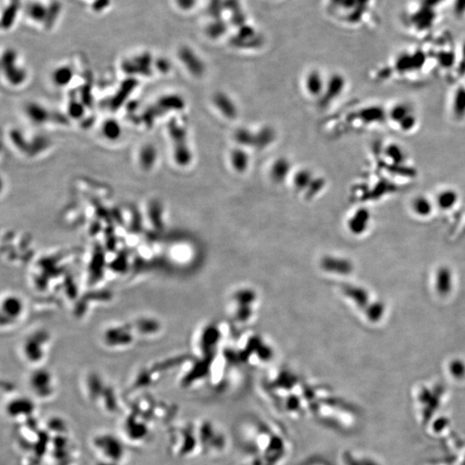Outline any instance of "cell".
<instances>
[{
	"label": "cell",
	"mask_w": 465,
	"mask_h": 465,
	"mask_svg": "<svg viewBox=\"0 0 465 465\" xmlns=\"http://www.w3.org/2000/svg\"><path fill=\"white\" fill-rule=\"evenodd\" d=\"M120 434L130 446H140L153 438L155 428L173 420L177 408L153 397H140L123 410Z\"/></svg>",
	"instance_id": "cell-1"
},
{
	"label": "cell",
	"mask_w": 465,
	"mask_h": 465,
	"mask_svg": "<svg viewBox=\"0 0 465 465\" xmlns=\"http://www.w3.org/2000/svg\"><path fill=\"white\" fill-rule=\"evenodd\" d=\"M238 437L246 453L260 456L269 464L279 465L289 452L284 433L267 422L245 421L239 427Z\"/></svg>",
	"instance_id": "cell-2"
},
{
	"label": "cell",
	"mask_w": 465,
	"mask_h": 465,
	"mask_svg": "<svg viewBox=\"0 0 465 465\" xmlns=\"http://www.w3.org/2000/svg\"><path fill=\"white\" fill-rule=\"evenodd\" d=\"M50 433L38 418L16 425L15 443L23 465H43L47 461Z\"/></svg>",
	"instance_id": "cell-3"
},
{
	"label": "cell",
	"mask_w": 465,
	"mask_h": 465,
	"mask_svg": "<svg viewBox=\"0 0 465 465\" xmlns=\"http://www.w3.org/2000/svg\"><path fill=\"white\" fill-rule=\"evenodd\" d=\"M45 423L50 433L47 465H78L79 449L68 423L61 417H52Z\"/></svg>",
	"instance_id": "cell-4"
},
{
	"label": "cell",
	"mask_w": 465,
	"mask_h": 465,
	"mask_svg": "<svg viewBox=\"0 0 465 465\" xmlns=\"http://www.w3.org/2000/svg\"><path fill=\"white\" fill-rule=\"evenodd\" d=\"M94 465H125L130 445L121 436L102 432L96 433L90 442Z\"/></svg>",
	"instance_id": "cell-5"
},
{
	"label": "cell",
	"mask_w": 465,
	"mask_h": 465,
	"mask_svg": "<svg viewBox=\"0 0 465 465\" xmlns=\"http://www.w3.org/2000/svg\"><path fill=\"white\" fill-rule=\"evenodd\" d=\"M168 449L178 458H192L200 456L199 443L194 421L172 424L167 432Z\"/></svg>",
	"instance_id": "cell-6"
},
{
	"label": "cell",
	"mask_w": 465,
	"mask_h": 465,
	"mask_svg": "<svg viewBox=\"0 0 465 465\" xmlns=\"http://www.w3.org/2000/svg\"><path fill=\"white\" fill-rule=\"evenodd\" d=\"M445 0H417L405 12V25L415 35H425L433 29L439 18L438 9Z\"/></svg>",
	"instance_id": "cell-7"
},
{
	"label": "cell",
	"mask_w": 465,
	"mask_h": 465,
	"mask_svg": "<svg viewBox=\"0 0 465 465\" xmlns=\"http://www.w3.org/2000/svg\"><path fill=\"white\" fill-rule=\"evenodd\" d=\"M200 456H220L227 447V439L222 430L209 420L194 421Z\"/></svg>",
	"instance_id": "cell-8"
},
{
	"label": "cell",
	"mask_w": 465,
	"mask_h": 465,
	"mask_svg": "<svg viewBox=\"0 0 465 465\" xmlns=\"http://www.w3.org/2000/svg\"><path fill=\"white\" fill-rule=\"evenodd\" d=\"M2 78L12 88H20L29 80L28 68L21 61L20 54L12 47H6L1 55Z\"/></svg>",
	"instance_id": "cell-9"
},
{
	"label": "cell",
	"mask_w": 465,
	"mask_h": 465,
	"mask_svg": "<svg viewBox=\"0 0 465 465\" xmlns=\"http://www.w3.org/2000/svg\"><path fill=\"white\" fill-rule=\"evenodd\" d=\"M387 122L401 134L415 132L419 126L418 113L411 103L406 101L396 102L386 109Z\"/></svg>",
	"instance_id": "cell-10"
},
{
	"label": "cell",
	"mask_w": 465,
	"mask_h": 465,
	"mask_svg": "<svg viewBox=\"0 0 465 465\" xmlns=\"http://www.w3.org/2000/svg\"><path fill=\"white\" fill-rule=\"evenodd\" d=\"M28 387L35 400L49 401L57 394V381L51 371L33 369L28 377Z\"/></svg>",
	"instance_id": "cell-11"
},
{
	"label": "cell",
	"mask_w": 465,
	"mask_h": 465,
	"mask_svg": "<svg viewBox=\"0 0 465 465\" xmlns=\"http://www.w3.org/2000/svg\"><path fill=\"white\" fill-rule=\"evenodd\" d=\"M168 136L171 143V157L180 167L188 166L192 160V153L188 144V134L186 128L178 121L171 122L168 127Z\"/></svg>",
	"instance_id": "cell-12"
},
{
	"label": "cell",
	"mask_w": 465,
	"mask_h": 465,
	"mask_svg": "<svg viewBox=\"0 0 465 465\" xmlns=\"http://www.w3.org/2000/svg\"><path fill=\"white\" fill-rule=\"evenodd\" d=\"M26 395H12L5 404V410L8 418L15 422L16 425L24 423L36 415V400Z\"/></svg>",
	"instance_id": "cell-13"
},
{
	"label": "cell",
	"mask_w": 465,
	"mask_h": 465,
	"mask_svg": "<svg viewBox=\"0 0 465 465\" xmlns=\"http://www.w3.org/2000/svg\"><path fill=\"white\" fill-rule=\"evenodd\" d=\"M256 295L251 290H238L233 295L230 305L234 319L239 323L249 321L256 313Z\"/></svg>",
	"instance_id": "cell-14"
},
{
	"label": "cell",
	"mask_w": 465,
	"mask_h": 465,
	"mask_svg": "<svg viewBox=\"0 0 465 465\" xmlns=\"http://www.w3.org/2000/svg\"><path fill=\"white\" fill-rule=\"evenodd\" d=\"M47 334L42 333H33L29 337L27 336L22 344L24 354V359L26 363H30L35 368H39V365L42 363V360L46 356L47 351V344L49 340V336L44 339Z\"/></svg>",
	"instance_id": "cell-15"
},
{
	"label": "cell",
	"mask_w": 465,
	"mask_h": 465,
	"mask_svg": "<svg viewBox=\"0 0 465 465\" xmlns=\"http://www.w3.org/2000/svg\"><path fill=\"white\" fill-rule=\"evenodd\" d=\"M177 58L183 68L192 76L201 78L205 74V63L200 55L189 45H182L178 48Z\"/></svg>",
	"instance_id": "cell-16"
},
{
	"label": "cell",
	"mask_w": 465,
	"mask_h": 465,
	"mask_svg": "<svg viewBox=\"0 0 465 465\" xmlns=\"http://www.w3.org/2000/svg\"><path fill=\"white\" fill-rule=\"evenodd\" d=\"M330 3L337 8L347 11L348 22L358 24L367 14L373 0H330Z\"/></svg>",
	"instance_id": "cell-17"
},
{
	"label": "cell",
	"mask_w": 465,
	"mask_h": 465,
	"mask_svg": "<svg viewBox=\"0 0 465 465\" xmlns=\"http://www.w3.org/2000/svg\"><path fill=\"white\" fill-rule=\"evenodd\" d=\"M48 12V1L28 0L24 3V13L27 20L36 26L44 27Z\"/></svg>",
	"instance_id": "cell-18"
},
{
	"label": "cell",
	"mask_w": 465,
	"mask_h": 465,
	"mask_svg": "<svg viewBox=\"0 0 465 465\" xmlns=\"http://www.w3.org/2000/svg\"><path fill=\"white\" fill-rule=\"evenodd\" d=\"M24 3L22 0H7L1 12V29L3 31L8 32L12 30L18 21L21 12L24 9Z\"/></svg>",
	"instance_id": "cell-19"
},
{
	"label": "cell",
	"mask_w": 465,
	"mask_h": 465,
	"mask_svg": "<svg viewBox=\"0 0 465 465\" xmlns=\"http://www.w3.org/2000/svg\"><path fill=\"white\" fill-rule=\"evenodd\" d=\"M136 161L138 166L143 171L153 170L159 161V151L153 144L142 145L136 154Z\"/></svg>",
	"instance_id": "cell-20"
},
{
	"label": "cell",
	"mask_w": 465,
	"mask_h": 465,
	"mask_svg": "<svg viewBox=\"0 0 465 465\" xmlns=\"http://www.w3.org/2000/svg\"><path fill=\"white\" fill-rule=\"evenodd\" d=\"M345 87V80L341 74H333L326 83L325 91L321 97L323 105H327L330 102L339 97Z\"/></svg>",
	"instance_id": "cell-21"
},
{
	"label": "cell",
	"mask_w": 465,
	"mask_h": 465,
	"mask_svg": "<svg viewBox=\"0 0 465 465\" xmlns=\"http://www.w3.org/2000/svg\"><path fill=\"white\" fill-rule=\"evenodd\" d=\"M213 103L218 111L224 118L233 120L238 115V109L236 103L228 95L224 92H217L213 97Z\"/></svg>",
	"instance_id": "cell-22"
},
{
	"label": "cell",
	"mask_w": 465,
	"mask_h": 465,
	"mask_svg": "<svg viewBox=\"0 0 465 465\" xmlns=\"http://www.w3.org/2000/svg\"><path fill=\"white\" fill-rule=\"evenodd\" d=\"M24 304L22 298L17 295L7 294L2 298V315L8 318L18 319L23 315Z\"/></svg>",
	"instance_id": "cell-23"
},
{
	"label": "cell",
	"mask_w": 465,
	"mask_h": 465,
	"mask_svg": "<svg viewBox=\"0 0 465 465\" xmlns=\"http://www.w3.org/2000/svg\"><path fill=\"white\" fill-rule=\"evenodd\" d=\"M24 112L30 122L36 125H43L49 122L50 111L41 103L36 102L27 103Z\"/></svg>",
	"instance_id": "cell-24"
},
{
	"label": "cell",
	"mask_w": 465,
	"mask_h": 465,
	"mask_svg": "<svg viewBox=\"0 0 465 465\" xmlns=\"http://www.w3.org/2000/svg\"><path fill=\"white\" fill-rule=\"evenodd\" d=\"M304 85L308 94L310 95L311 97H322L326 83L324 81L320 72L317 70L309 72L305 78Z\"/></svg>",
	"instance_id": "cell-25"
},
{
	"label": "cell",
	"mask_w": 465,
	"mask_h": 465,
	"mask_svg": "<svg viewBox=\"0 0 465 465\" xmlns=\"http://www.w3.org/2000/svg\"><path fill=\"white\" fill-rule=\"evenodd\" d=\"M74 72L69 64H61L53 68L51 79L57 87H65L74 79Z\"/></svg>",
	"instance_id": "cell-26"
},
{
	"label": "cell",
	"mask_w": 465,
	"mask_h": 465,
	"mask_svg": "<svg viewBox=\"0 0 465 465\" xmlns=\"http://www.w3.org/2000/svg\"><path fill=\"white\" fill-rule=\"evenodd\" d=\"M229 159L233 169L239 173H243L249 167L250 158L243 148L233 149L230 153Z\"/></svg>",
	"instance_id": "cell-27"
},
{
	"label": "cell",
	"mask_w": 465,
	"mask_h": 465,
	"mask_svg": "<svg viewBox=\"0 0 465 465\" xmlns=\"http://www.w3.org/2000/svg\"><path fill=\"white\" fill-rule=\"evenodd\" d=\"M289 171L290 163L284 158H280L271 165L270 176L273 182L281 184L288 177Z\"/></svg>",
	"instance_id": "cell-28"
},
{
	"label": "cell",
	"mask_w": 465,
	"mask_h": 465,
	"mask_svg": "<svg viewBox=\"0 0 465 465\" xmlns=\"http://www.w3.org/2000/svg\"><path fill=\"white\" fill-rule=\"evenodd\" d=\"M101 134L107 141L115 142L122 136V127L117 120L108 119L103 122L101 126Z\"/></svg>",
	"instance_id": "cell-29"
},
{
	"label": "cell",
	"mask_w": 465,
	"mask_h": 465,
	"mask_svg": "<svg viewBox=\"0 0 465 465\" xmlns=\"http://www.w3.org/2000/svg\"><path fill=\"white\" fill-rule=\"evenodd\" d=\"M62 13V4L59 0L48 1V12L44 27L46 30H51L55 26Z\"/></svg>",
	"instance_id": "cell-30"
},
{
	"label": "cell",
	"mask_w": 465,
	"mask_h": 465,
	"mask_svg": "<svg viewBox=\"0 0 465 465\" xmlns=\"http://www.w3.org/2000/svg\"><path fill=\"white\" fill-rule=\"evenodd\" d=\"M313 180H313L311 171L306 169H303L295 174L294 178H293V185H294L295 188L298 191H304L305 189H309Z\"/></svg>",
	"instance_id": "cell-31"
},
{
	"label": "cell",
	"mask_w": 465,
	"mask_h": 465,
	"mask_svg": "<svg viewBox=\"0 0 465 465\" xmlns=\"http://www.w3.org/2000/svg\"><path fill=\"white\" fill-rule=\"evenodd\" d=\"M227 30V26L225 23L221 20L215 21L212 24H209L206 29L207 35L211 39H217L220 36H223Z\"/></svg>",
	"instance_id": "cell-32"
},
{
	"label": "cell",
	"mask_w": 465,
	"mask_h": 465,
	"mask_svg": "<svg viewBox=\"0 0 465 465\" xmlns=\"http://www.w3.org/2000/svg\"><path fill=\"white\" fill-rule=\"evenodd\" d=\"M235 138L239 144L242 146H255V136L249 130L241 129L237 130L235 135Z\"/></svg>",
	"instance_id": "cell-33"
},
{
	"label": "cell",
	"mask_w": 465,
	"mask_h": 465,
	"mask_svg": "<svg viewBox=\"0 0 465 465\" xmlns=\"http://www.w3.org/2000/svg\"><path fill=\"white\" fill-rule=\"evenodd\" d=\"M274 133L271 129H264L255 135V145L259 147H265L273 141Z\"/></svg>",
	"instance_id": "cell-34"
},
{
	"label": "cell",
	"mask_w": 465,
	"mask_h": 465,
	"mask_svg": "<svg viewBox=\"0 0 465 465\" xmlns=\"http://www.w3.org/2000/svg\"><path fill=\"white\" fill-rule=\"evenodd\" d=\"M174 6L182 12H192L197 7L198 0H172Z\"/></svg>",
	"instance_id": "cell-35"
},
{
	"label": "cell",
	"mask_w": 465,
	"mask_h": 465,
	"mask_svg": "<svg viewBox=\"0 0 465 465\" xmlns=\"http://www.w3.org/2000/svg\"><path fill=\"white\" fill-rule=\"evenodd\" d=\"M450 5L454 16L459 19H465V0H451Z\"/></svg>",
	"instance_id": "cell-36"
},
{
	"label": "cell",
	"mask_w": 465,
	"mask_h": 465,
	"mask_svg": "<svg viewBox=\"0 0 465 465\" xmlns=\"http://www.w3.org/2000/svg\"><path fill=\"white\" fill-rule=\"evenodd\" d=\"M111 6V0H92L91 10L95 13H102Z\"/></svg>",
	"instance_id": "cell-37"
}]
</instances>
